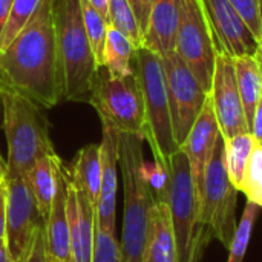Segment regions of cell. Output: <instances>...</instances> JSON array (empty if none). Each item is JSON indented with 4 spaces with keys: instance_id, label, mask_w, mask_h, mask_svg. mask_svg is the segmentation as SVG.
Returning a JSON list of instances; mask_svg holds the SVG:
<instances>
[{
    "instance_id": "6da1fadb",
    "label": "cell",
    "mask_w": 262,
    "mask_h": 262,
    "mask_svg": "<svg viewBox=\"0 0 262 262\" xmlns=\"http://www.w3.org/2000/svg\"><path fill=\"white\" fill-rule=\"evenodd\" d=\"M0 86L20 92L45 109L61 101L54 0H41L25 28L0 51Z\"/></svg>"
},
{
    "instance_id": "7a4b0ae2",
    "label": "cell",
    "mask_w": 262,
    "mask_h": 262,
    "mask_svg": "<svg viewBox=\"0 0 262 262\" xmlns=\"http://www.w3.org/2000/svg\"><path fill=\"white\" fill-rule=\"evenodd\" d=\"M144 137L120 134L118 167L123 178L124 209L121 232V261L143 262V247L146 239L150 207L155 201L154 190L144 173L143 157Z\"/></svg>"
},
{
    "instance_id": "3957f363",
    "label": "cell",
    "mask_w": 262,
    "mask_h": 262,
    "mask_svg": "<svg viewBox=\"0 0 262 262\" xmlns=\"http://www.w3.org/2000/svg\"><path fill=\"white\" fill-rule=\"evenodd\" d=\"M54 29L61 100L88 101L98 64L83 25L80 0H54Z\"/></svg>"
},
{
    "instance_id": "277c9868",
    "label": "cell",
    "mask_w": 262,
    "mask_h": 262,
    "mask_svg": "<svg viewBox=\"0 0 262 262\" xmlns=\"http://www.w3.org/2000/svg\"><path fill=\"white\" fill-rule=\"evenodd\" d=\"M0 109L8 147L6 175L25 177L38 158L54 152L48 120L37 103L6 86H0Z\"/></svg>"
},
{
    "instance_id": "5b68a950",
    "label": "cell",
    "mask_w": 262,
    "mask_h": 262,
    "mask_svg": "<svg viewBox=\"0 0 262 262\" xmlns=\"http://www.w3.org/2000/svg\"><path fill=\"white\" fill-rule=\"evenodd\" d=\"M132 66L138 77L144 103V141L150 146L154 161L166 169L170 157L180 147L172 132L163 58L141 46L134 54Z\"/></svg>"
},
{
    "instance_id": "8992f818",
    "label": "cell",
    "mask_w": 262,
    "mask_h": 262,
    "mask_svg": "<svg viewBox=\"0 0 262 262\" xmlns=\"http://www.w3.org/2000/svg\"><path fill=\"white\" fill-rule=\"evenodd\" d=\"M238 189L232 184L226 169V143L218 137L207 163L203 193L198 209V229H207L212 236L229 249L236 230Z\"/></svg>"
},
{
    "instance_id": "52a82bcc",
    "label": "cell",
    "mask_w": 262,
    "mask_h": 262,
    "mask_svg": "<svg viewBox=\"0 0 262 262\" xmlns=\"http://www.w3.org/2000/svg\"><path fill=\"white\" fill-rule=\"evenodd\" d=\"M97 111L101 124L120 134L144 137V103L135 71L126 77H112L98 68L88 100Z\"/></svg>"
},
{
    "instance_id": "ba28073f",
    "label": "cell",
    "mask_w": 262,
    "mask_h": 262,
    "mask_svg": "<svg viewBox=\"0 0 262 262\" xmlns=\"http://www.w3.org/2000/svg\"><path fill=\"white\" fill-rule=\"evenodd\" d=\"M167 184L161 196L170 212L178 262H196L198 255V196L189 160L178 149L167 163Z\"/></svg>"
},
{
    "instance_id": "9c48e42d",
    "label": "cell",
    "mask_w": 262,
    "mask_h": 262,
    "mask_svg": "<svg viewBox=\"0 0 262 262\" xmlns=\"http://www.w3.org/2000/svg\"><path fill=\"white\" fill-rule=\"evenodd\" d=\"M175 51L209 94L215 69V45L201 0H180Z\"/></svg>"
},
{
    "instance_id": "30bf717a",
    "label": "cell",
    "mask_w": 262,
    "mask_h": 262,
    "mask_svg": "<svg viewBox=\"0 0 262 262\" xmlns=\"http://www.w3.org/2000/svg\"><path fill=\"white\" fill-rule=\"evenodd\" d=\"M161 58L166 75L173 140L177 146L181 147L190 129L193 127L209 94L201 88L193 72L177 54V51H172Z\"/></svg>"
},
{
    "instance_id": "8fae6325",
    "label": "cell",
    "mask_w": 262,
    "mask_h": 262,
    "mask_svg": "<svg viewBox=\"0 0 262 262\" xmlns=\"http://www.w3.org/2000/svg\"><path fill=\"white\" fill-rule=\"evenodd\" d=\"M45 226L26 177L6 175V243L14 262L28 255L35 232Z\"/></svg>"
},
{
    "instance_id": "7c38bea8",
    "label": "cell",
    "mask_w": 262,
    "mask_h": 262,
    "mask_svg": "<svg viewBox=\"0 0 262 262\" xmlns=\"http://www.w3.org/2000/svg\"><path fill=\"white\" fill-rule=\"evenodd\" d=\"M209 94L212 97L215 117L224 140L250 132L238 89L235 61L227 54H215V69Z\"/></svg>"
},
{
    "instance_id": "4fadbf2b",
    "label": "cell",
    "mask_w": 262,
    "mask_h": 262,
    "mask_svg": "<svg viewBox=\"0 0 262 262\" xmlns=\"http://www.w3.org/2000/svg\"><path fill=\"white\" fill-rule=\"evenodd\" d=\"M216 52L232 58L255 55L258 40L229 0H201Z\"/></svg>"
},
{
    "instance_id": "5bb4252c",
    "label": "cell",
    "mask_w": 262,
    "mask_h": 262,
    "mask_svg": "<svg viewBox=\"0 0 262 262\" xmlns=\"http://www.w3.org/2000/svg\"><path fill=\"white\" fill-rule=\"evenodd\" d=\"M220 135H221L220 126L215 117L212 97L209 94L193 127L190 129L186 141L180 147L184 150L190 164V170H192V177H193V183L196 189V196H198V209H200V200L203 193L206 167H207V163L212 157L213 147Z\"/></svg>"
},
{
    "instance_id": "9a60e30c",
    "label": "cell",
    "mask_w": 262,
    "mask_h": 262,
    "mask_svg": "<svg viewBox=\"0 0 262 262\" xmlns=\"http://www.w3.org/2000/svg\"><path fill=\"white\" fill-rule=\"evenodd\" d=\"M101 187L97 203V226L115 233L120 132L107 124H101Z\"/></svg>"
},
{
    "instance_id": "2e32d148",
    "label": "cell",
    "mask_w": 262,
    "mask_h": 262,
    "mask_svg": "<svg viewBox=\"0 0 262 262\" xmlns=\"http://www.w3.org/2000/svg\"><path fill=\"white\" fill-rule=\"evenodd\" d=\"M66 209L72 262H91L97 229V207L69 180Z\"/></svg>"
},
{
    "instance_id": "e0dca14e",
    "label": "cell",
    "mask_w": 262,
    "mask_h": 262,
    "mask_svg": "<svg viewBox=\"0 0 262 262\" xmlns=\"http://www.w3.org/2000/svg\"><path fill=\"white\" fill-rule=\"evenodd\" d=\"M143 262H178L170 212L163 198H155L146 230Z\"/></svg>"
},
{
    "instance_id": "ac0fdd59",
    "label": "cell",
    "mask_w": 262,
    "mask_h": 262,
    "mask_svg": "<svg viewBox=\"0 0 262 262\" xmlns=\"http://www.w3.org/2000/svg\"><path fill=\"white\" fill-rule=\"evenodd\" d=\"M178 20L180 0H154L143 35V46L161 57L175 51Z\"/></svg>"
},
{
    "instance_id": "d6986e66",
    "label": "cell",
    "mask_w": 262,
    "mask_h": 262,
    "mask_svg": "<svg viewBox=\"0 0 262 262\" xmlns=\"http://www.w3.org/2000/svg\"><path fill=\"white\" fill-rule=\"evenodd\" d=\"M68 175L66 169L60 178L57 193L54 196L51 210L45 218V244L46 253L51 259L58 262H72L69 244V224H68Z\"/></svg>"
},
{
    "instance_id": "ffe728a7",
    "label": "cell",
    "mask_w": 262,
    "mask_h": 262,
    "mask_svg": "<svg viewBox=\"0 0 262 262\" xmlns=\"http://www.w3.org/2000/svg\"><path fill=\"white\" fill-rule=\"evenodd\" d=\"M63 170L64 163L54 150L38 158L25 175L43 220L48 216L51 210Z\"/></svg>"
},
{
    "instance_id": "44dd1931",
    "label": "cell",
    "mask_w": 262,
    "mask_h": 262,
    "mask_svg": "<svg viewBox=\"0 0 262 262\" xmlns=\"http://www.w3.org/2000/svg\"><path fill=\"white\" fill-rule=\"evenodd\" d=\"M69 183L83 192L97 207L101 187V149L100 144L83 146L74 160L66 166Z\"/></svg>"
},
{
    "instance_id": "7402d4cb",
    "label": "cell",
    "mask_w": 262,
    "mask_h": 262,
    "mask_svg": "<svg viewBox=\"0 0 262 262\" xmlns=\"http://www.w3.org/2000/svg\"><path fill=\"white\" fill-rule=\"evenodd\" d=\"M233 61H235L238 89H239L247 126L250 130L262 95V74L255 55H243L233 58Z\"/></svg>"
},
{
    "instance_id": "603a6c76",
    "label": "cell",
    "mask_w": 262,
    "mask_h": 262,
    "mask_svg": "<svg viewBox=\"0 0 262 262\" xmlns=\"http://www.w3.org/2000/svg\"><path fill=\"white\" fill-rule=\"evenodd\" d=\"M137 48L126 34L117 29L114 25L107 26L104 48H103V66L112 77H126L134 72L132 60Z\"/></svg>"
},
{
    "instance_id": "cb8c5ba5",
    "label": "cell",
    "mask_w": 262,
    "mask_h": 262,
    "mask_svg": "<svg viewBox=\"0 0 262 262\" xmlns=\"http://www.w3.org/2000/svg\"><path fill=\"white\" fill-rule=\"evenodd\" d=\"M226 143V169L227 175L232 181V184L241 192L247 167L252 158V154L255 150V146L258 141L253 138L250 132L235 135L229 140H224Z\"/></svg>"
},
{
    "instance_id": "d4e9b609",
    "label": "cell",
    "mask_w": 262,
    "mask_h": 262,
    "mask_svg": "<svg viewBox=\"0 0 262 262\" xmlns=\"http://www.w3.org/2000/svg\"><path fill=\"white\" fill-rule=\"evenodd\" d=\"M259 209L261 207L258 204L247 200V204H246V209L243 212L241 221L236 226L232 243L229 246V259H227V262H244Z\"/></svg>"
},
{
    "instance_id": "484cf974",
    "label": "cell",
    "mask_w": 262,
    "mask_h": 262,
    "mask_svg": "<svg viewBox=\"0 0 262 262\" xmlns=\"http://www.w3.org/2000/svg\"><path fill=\"white\" fill-rule=\"evenodd\" d=\"M80 8H81L83 25L88 34L94 57L97 60L98 68H101L103 66V48H104V40H106L109 23L88 0H80Z\"/></svg>"
},
{
    "instance_id": "4316f807",
    "label": "cell",
    "mask_w": 262,
    "mask_h": 262,
    "mask_svg": "<svg viewBox=\"0 0 262 262\" xmlns=\"http://www.w3.org/2000/svg\"><path fill=\"white\" fill-rule=\"evenodd\" d=\"M109 25H114L123 34L129 37L134 46L138 49L143 46V34L132 11L129 0H107Z\"/></svg>"
},
{
    "instance_id": "83f0119b",
    "label": "cell",
    "mask_w": 262,
    "mask_h": 262,
    "mask_svg": "<svg viewBox=\"0 0 262 262\" xmlns=\"http://www.w3.org/2000/svg\"><path fill=\"white\" fill-rule=\"evenodd\" d=\"M41 0H12L8 20L5 23L3 32L0 35V51L8 48L11 41L17 37V34L25 28V25L31 20Z\"/></svg>"
},
{
    "instance_id": "f1b7e54d",
    "label": "cell",
    "mask_w": 262,
    "mask_h": 262,
    "mask_svg": "<svg viewBox=\"0 0 262 262\" xmlns=\"http://www.w3.org/2000/svg\"><path fill=\"white\" fill-rule=\"evenodd\" d=\"M241 192L249 201L262 207V146L259 143L255 146L252 154Z\"/></svg>"
},
{
    "instance_id": "f546056e",
    "label": "cell",
    "mask_w": 262,
    "mask_h": 262,
    "mask_svg": "<svg viewBox=\"0 0 262 262\" xmlns=\"http://www.w3.org/2000/svg\"><path fill=\"white\" fill-rule=\"evenodd\" d=\"M91 262H123L120 241L114 232H107L97 226Z\"/></svg>"
},
{
    "instance_id": "4dcf8cb0",
    "label": "cell",
    "mask_w": 262,
    "mask_h": 262,
    "mask_svg": "<svg viewBox=\"0 0 262 262\" xmlns=\"http://www.w3.org/2000/svg\"><path fill=\"white\" fill-rule=\"evenodd\" d=\"M233 8L239 12V15L244 18L246 25L258 40V43L262 38V21H261V9H259V0H229Z\"/></svg>"
},
{
    "instance_id": "1f68e13d",
    "label": "cell",
    "mask_w": 262,
    "mask_h": 262,
    "mask_svg": "<svg viewBox=\"0 0 262 262\" xmlns=\"http://www.w3.org/2000/svg\"><path fill=\"white\" fill-rule=\"evenodd\" d=\"M21 262H48L46 244H45V226H41L32 239V244L28 250V255Z\"/></svg>"
},
{
    "instance_id": "d6a6232c",
    "label": "cell",
    "mask_w": 262,
    "mask_h": 262,
    "mask_svg": "<svg viewBox=\"0 0 262 262\" xmlns=\"http://www.w3.org/2000/svg\"><path fill=\"white\" fill-rule=\"evenodd\" d=\"M154 0H129L132 11L135 14V18L138 21L140 31L144 35L146 26H147V20H149V12H150V6H152Z\"/></svg>"
},
{
    "instance_id": "836d02e7",
    "label": "cell",
    "mask_w": 262,
    "mask_h": 262,
    "mask_svg": "<svg viewBox=\"0 0 262 262\" xmlns=\"http://www.w3.org/2000/svg\"><path fill=\"white\" fill-rule=\"evenodd\" d=\"M6 236V173L0 178V239Z\"/></svg>"
},
{
    "instance_id": "e575fe53",
    "label": "cell",
    "mask_w": 262,
    "mask_h": 262,
    "mask_svg": "<svg viewBox=\"0 0 262 262\" xmlns=\"http://www.w3.org/2000/svg\"><path fill=\"white\" fill-rule=\"evenodd\" d=\"M250 134L253 135V138H255L258 143H261L262 141V101L261 100H259L258 107H256V112H255V120H253V124H252Z\"/></svg>"
},
{
    "instance_id": "d590c367",
    "label": "cell",
    "mask_w": 262,
    "mask_h": 262,
    "mask_svg": "<svg viewBox=\"0 0 262 262\" xmlns=\"http://www.w3.org/2000/svg\"><path fill=\"white\" fill-rule=\"evenodd\" d=\"M11 5H12V0H0V35H2L5 23L8 20V14H9Z\"/></svg>"
},
{
    "instance_id": "8d00e7d4",
    "label": "cell",
    "mask_w": 262,
    "mask_h": 262,
    "mask_svg": "<svg viewBox=\"0 0 262 262\" xmlns=\"http://www.w3.org/2000/svg\"><path fill=\"white\" fill-rule=\"evenodd\" d=\"M103 17L104 20L109 23V12H107V0H88Z\"/></svg>"
},
{
    "instance_id": "74e56055",
    "label": "cell",
    "mask_w": 262,
    "mask_h": 262,
    "mask_svg": "<svg viewBox=\"0 0 262 262\" xmlns=\"http://www.w3.org/2000/svg\"><path fill=\"white\" fill-rule=\"evenodd\" d=\"M0 262H14L6 239H0Z\"/></svg>"
},
{
    "instance_id": "f35d334b",
    "label": "cell",
    "mask_w": 262,
    "mask_h": 262,
    "mask_svg": "<svg viewBox=\"0 0 262 262\" xmlns=\"http://www.w3.org/2000/svg\"><path fill=\"white\" fill-rule=\"evenodd\" d=\"M255 57H256V61H258V66H259V71L262 74V38L259 41V46H258V51H256Z\"/></svg>"
},
{
    "instance_id": "ab89813d",
    "label": "cell",
    "mask_w": 262,
    "mask_h": 262,
    "mask_svg": "<svg viewBox=\"0 0 262 262\" xmlns=\"http://www.w3.org/2000/svg\"><path fill=\"white\" fill-rule=\"evenodd\" d=\"M6 173V161H3V158L0 157V178Z\"/></svg>"
},
{
    "instance_id": "60d3db41",
    "label": "cell",
    "mask_w": 262,
    "mask_h": 262,
    "mask_svg": "<svg viewBox=\"0 0 262 262\" xmlns=\"http://www.w3.org/2000/svg\"><path fill=\"white\" fill-rule=\"evenodd\" d=\"M259 9H261V21H262V0H259Z\"/></svg>"
},
{
    "instance_id": "b9f144b4",
    "label": "cell",
    "mask_w": 262,
    "mask_h": 262,
    "mask_svg": "<svg viewBox=\"0 0 262 262\" xmlns=\"http://www.w3.org/2000/svg\"><path fill=\"white\" fill-rule=\"evenodd\" d=\"M48 262H58V261H54V259H51V258L48 256Z\"/></svg>"
},
{
    "instance_id": "7bdbcfd3",
    "label": "cell",
    "mask_w": 262,
    "mask_h": 262,
    "mask_svg": "<svg viewBox=\"0 0 262 262\" xmlns=\"http://www.w3.org/2000/svg\"><path fill=\"white\" fill-rule=\"evenodd\" d=\"M259 144H261V146H262V141H261V143H259Z\"/></svg>"
},
{
    "instance_id": "ee69618b",
    "label": "cell",
    "mask_w": 262,
    "mask_h": 262,
    "mask_svg": "<svg viewBox=\"0 0 262 262\" xmlns=\"http://www.w3.org/2000/svg\"><path fill=\"white\" fill-rule=\"evenodd\" d=\"M261 101H262V95H261Z\"/></svg>"
}]
</instances>
